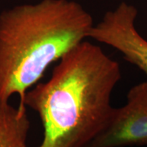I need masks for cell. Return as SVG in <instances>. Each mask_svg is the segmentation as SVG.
<instances>
[{
	"instance_id": "obj_1",
	"label": "cell",
	"mask_w": 147,
	"mask_h": 147,
	"mask_svg": "<svg viewBox=\"0 0 147 147\" xmlns=\"http://www.w3.org/2000/svg\"><path fill=\"white\" fill-rule=\"evenodd\" d=\"M121 79L119 62L84 40L61 58L51 78L26 94L38 113L43 138L37 147H86L105 129L114 108L111 96Z\"/></svg>"
},
{
	"instance_id": "obj_2",
	"label": "cell",
	"mask_w": 147,
	"mask_h": 147,
	"mask_svg": "<svg viewBox=\"0 0 147 147\" xmlns=\"http://www.w3.org/2000/svg\"><path fill=\"white\" fill-rule=\"evenodd\" d=\"M93 19L73 0H41L0 13V105L39 83L47 68L88 38Z\"/></svg>"
},
{
	"instance_id": "obj_3",
	"label": "cell",
	"mask_w": 147,
	"mask_h": 147,
	"mask_svg": "<svg viewBox=\"0 0 147 147\" xmlns=\"http://www.w3.org/2000/svg\"><path fill=\"white\" fill-rule=\"evenodd\" d=\"M147 146V79L131 88L126 104L114 108L105 129L86 147Z\"/></svg>"
},
{
	"instance_id": "obj_4",
	"label": "cell",
	"mask_w": 147,
	"mask_h": 147,
	"mask_svg": "<svg viewBox=\"0 0 147 147\" xmlns=\"http://www.w3.org/2000/svg\"><path fill=\"white\" fill-rule=\"evenodd\" d=\"M137 13L134 6L122 2L115 9L105 12L91 29L88 38L116 49L147 75V40L135 26Z\"/></svg>"
},
{
	"instance_id": "obj_5",
	"label": "cell",
	"mask_w": 147,
	"mask_h": 147,
	"mask_svg": "<svg viewBox=\"0 0 147 147\" xmlns=\"http://www.w3.org/2000/svg\"><path fill=\"white\" fill-rule=\"evenodd\" d=\"M30 127L26 105H0V147H27Z\"/></svg>"
}]
</instances>
